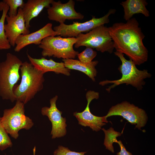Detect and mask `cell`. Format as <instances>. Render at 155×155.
<instances>
[{"mask_svg": "<svg viewBox=\"0 0 155 155\" xmlns=\"http://www.w3.org/2000/svg\"><path fill=\"white\" fill-rule=\"evenodd\" d=\"M114 9H110L104 16L100 18L93 16L90 20L83 23L73 22V24L67 25L64 23L53 27V30L57 32V36L64 38L76 37L82 32H88L100 26L109 22V16L115 13Z\"/></svg>", "mask_w": 155, "mask_h": 155, "instance_id": "ba28073f", "label": "cell"}, {"mask_svg": "<svg viewBox=\"0 0 155 155\" xmlns=\"http://www.w3.org/2000/svg\"><path fill=\"white\" fill-rule=\"evenodd\" d=\"M114 54L119 58L121 62L118 69L121 74L122 76L117 80H105L101 81L99 84L104 86L109 84H112L106 89L108 92L112 89L123 84L131 85L138 90L142 89L143 86L145 84L144 79L151 78V74L148 72L147 70L138 69L132 60L126 59L123 54L116 51Z\"/></svg>", "mask_w": 155, "mask_h": 155, "instance_id": "3957f363", "label": "cell"}, {"mask_svg": "<svg viewBox=\"0 0 155 155\" xmlns=\"http://www.w3.org/2000/svg\"><path fill=\"white\" fill-rule=\"evenodd\" d=\"M22 63L17 56L9 53L0 63V96L3 99L13 102L16 100L13 89L20 80L19 70Z\"/></svg>", "mask_w": 155, "mask_h": 155, "instance_id": "277c9868", "label": "cell"}, {"mask_svg": "<svg viewBox=\"0 0 155 155\" xmlns=\"http://www.w3.org/2000/svg\"><path fill=\"white\" fill-rule=\"evenodd\" d=\"M1 121L7 134L15 139L18 137L20 130H29L34 125L32 120L25 114L24 104L19 101L12 108L4 110Z\"/></svg>", "mask_w": 155, "mask_h": 155, "instance_id": "8992f818", "label": "cell"}, {"mask_svg": "<svg viewBox=\"0 0 155 155\" xmlns=\"http://www.w3.org/2000/svg\"><path fill=\"white\" fill-rule=\"evenodd\" d=\"M97 52L93 49L88 47H86V49L77 56L80 61L86 63H91L93 59L96 56Z\"/></svg>", "mask_w": 155, "mask_h": 155, "instance_id": "603a6c76", "label": "cell"}, {"mask_svg": "<svg viewBox=\"0 0 155 155\" xmlns=\"http://www.w3.org/2000/svg\"><path fill=\"white\" fill-rule=\"evenodd\" d=\"M12 145L9 137L2 125L0 117V150L3 151L11 147Z\"/></svg>", "mask_w": 155, "mask_h": 155, "instance_id": "44dd1931", "label": "cell"}, {"mask_svg": "<svg viewBox=\"0 0 155 155\" xmlns=\"http://www.w3.org/2000/svg\"><path fill=\"white\" fill-rule=\"evenodd\" d=\"M58 96L56 95L50 100L49 107H42L41 113L43 115L47 116L52 125L51 135L52 138L63 137L66 134V119L62 116V112L57 108L56 102Z\"/></svg>", "mask_w": 155, "mask_h": 155, "instance_id": "7c38bea8", "label": "cell"}, {"mask_svg": "<svg viewBox=\"0 0 155 155\" xmlns=\"http://www.w3.org/2000/svg\"><path fill=\"white\" fill-rule=\"evenodd\" d=\"M52 26V23H48L34 32L20 35L16 40L14 51L19 52L25 46L31 44L39 45L45 37L57 36V32L53 30Z\"/></svg>", "mask_w": 155, "mask_h": 155, "instance_id": "5bb4252c", "label": "cell"}, {"mask_svg": "<svg viewBox=\"0 0 155 155\" xmlns=\"http://www.w3.org/2000/svg\"><path fill=\"white\" fill-rule=\"evenodd\" d=\"M76 40L75 37L49 36L42 40L38 47L42 50L41 54L43 57L74 59L79 53L73 48Z\"/></svg>", "mask_w": 155, "mask_h": 155, "instance_id": "5b68a950", "label": "cell"}, {"mask_svg": "<svg viewBox=\"0 0 155 155\" xmlns=\"http://www.w3.org/2000/svg\"><path fill=\"white\" fill-rule=\"evenodd\" d=\"M120 4L124 9V18L127 21L135 14L141 13L147 17L150 16L149 11L146 7L148 4L145 0H127Z\"/></svg>", "mask_w": 155, "mask_h": 155, "instance_id": "ac0fdd59", "label": "cell"}, {"mask_svg": "<svg viewBox=\"0 0 155 155\" xmlns=\"http://www.w3.org/2000/svg\"><path fill=\"white\" fill-rule=\"evenodd\" d=\"M108 29L116 51L126 55L136 65L147 61L148 51L143 42L145 36L135 18L115 23Z\"/></svg>", "mask_w": 155, "mask_h": 155, "instance_id": "6da1fadb", "label": "cell"}, {"mask_svg": "<svg viewBox=\"0 0 155 155\" xmlns=\"http://www.w3.org/2000/svg\"><path fill=\"white\" fill-rule=\"evenodd\" d=\"M87 104L84 110L81 112H75L73 115L78 122V124L84 127H89L93 131H100L102 126L106 125L108 121L105 116L98 117L95 116L91 112L89 105L91 101L94 99H98L99 96V93L93 90H89L86 94Z\"/></svg>", "mask_w": 155, "mask_h": 155, "instance_id": "30bf717a", "label": "cell"}, {"mask_svg": "<svg viewBox=\"0 0 155 155\" xmlns=\"http://www.w3.org/2000/svg\"><path fill=\"white\" fill-rule=\"evenodd\" d=\"M27 56L30 63L36 69L43 74L52 71L67 76L70 75V70L65 67L63 62H56L52 59L48 60L44 57L38 59L34 58L28 53H27Z\"/></svg>", "mask_w": 155, "mask_h": 155, "instance_id": "9a60e30c", "label": "cell"}, {"mask_svg": "<svg viewBox=\"0 0 155 155\" xmlns=\"http://www.w3.org/2000/svg\"><path fill=\"white\" fill-rule=\"evenodd\" d=\"M116 115L122 116L131 124L135 125V128L140 130L145 126L148 119L144 110L126 101L112 106L105 116L107 119Z\"/></svg>", "mask_w": 155, "mask_h": 155, "instance_id": "9c48e42d", "label": "cell"}, {"mask_svg": "<svg viewBox=\"0 0 155 155\" xmlns=\"http://www.w3.org/2000/svg\"><path fill=\"white\" fill-rule=\"evenodd\" d=\"M74 47L78 48L85 46L102 53H111L114 49L113 42L109 34L108 27L104 25L98 26L86 34L81 33L75 37Z\"/></svg>", "mask_w": 155, "mask_h": 155, "instance_id": "52a82bcc", "label": "cell"}, {"mask_svg": "<svg viewBox=\"0 0 155 155\" xmlns=\"http://www.w3.org/2000/svg\"><path fill=\"white\" fill-rule=\"evenodd\" d=\"M117 143L118 144L120 148V151L117 153V155H133L126 150L121 140L118 141Z\"/></svg>", "mask_w": 155, "mask_h": 155, "instance_id": "d4e9b609", "label": "cell"}, {"mask_svg": "<svg viewBox=\"0 0 155 155\" xmlns=\"http://www.w3.org/2000/svg\"><path fill=\"white\" fill-rule=\"evenodd\" d=\"M5 25L6 35L11 46L14 47L18 37L21 35H26L30 33L29 29L26 27L25 22L22 8H19L17 15L9 17L7 14Z\"/></svg>", "mask_w": 155, "mask_h": 155, "instance_id": "4fadbf2b", "label": "cell"}, {"mask_svg": "<svg viewBox=\"0 0 155 155\" xmlns=\"http://www.w3.org/2000/svg\"><path fill=\"white\" fill-rule=\"evenodd\" d=\"M62 61L67 69L80 71L87 75L93 81H95V78L97 74L95 67L98 63V61H92L90 63H86L74 59H62Z\"/></svg>", "mask_w": 155, "mask_h": 155, "instance_id": "e0dca14e", "label": "cell"}, {"mask_svg": "<svg viewBox=\"0 0 155 155\" xmlns=\"http://www.w3.org/2000/svg\"><path fill=\"white\" fill-rule=\"evenodd\" d=\"M53 0H28L22 9L26 28L29 29L30 22L37 17L43 9L50 6Z\"/></svg>", "mask_w": 155, "mask_h": 155, "instance_id": "2e32d148", "label": "cell"}, {"mask_svg": "<svg viewBox=\"0 0 155 155\" xmlns=\"http://www.w3.org/2000/svg\"><path fill=\"white\" fill-rule=\"evenodd\" d=\"M20 70L21 82L14 86L13 92L16 101L25 104L43 89L45 80L44 74L27 61L23 62Z\"/></svg>", "mask_w": 155, "mask_h": 155, "instance_id": "7a4b0ae2", "label": "cell"}, {"mask_svg": "<svg viewBox=\"0 0 155 155\" xmlns=\"http://www.w3.org/2000/svg\"><path fill=\"white\" fill-rule=\"evenodd\" d=\"M86 152H76L70 150L67 148L59 146L54 152V155H85Z\"/></svg>", "mask_w": 155, "mask_h": 155, "instance_id": "cb8c5ba5", "label": "cell"}, {"mask_svg": "<svg viewBox=\"0 0 155 155\" xmlns=\"http://www.w3.org/2000/svg\"><path fill=\"white\" fill-rule=\"evenodd\" d=\"M51 4V6L47 9L48 18L50 20L61 24L64 23L66 20H82L84 18L83 15L76 11L75 2L73 0H69L65 3L60 1L53 0Z\"/></svg>", "mask_w": 155, "mask_h": 155, "instance_id": "8fae6325", "label": "cell"}, {"mask_svg": "<svg viewBox=\"0 0 155 155\" xmlns=\"http://www.w3.org/2000/svg\"><path fill=\"white\" fill-rule=\"evenodd\" d=\"M9 8L3 1L0 2V11L2 12L0 19V50H8L11 45L6 35L5 30V22Z\"/></svg>", "mask_w": 155, "mask_h": 155, "instance_id": "d6986e66", "label": "cell"}, {"mask_svg": "<svg viewBox=\"0 0 155 155\" xmlns=\"http://www.w3.org/2000/svg\"><path fill=\"white\" fill-rule=\"evenodd\" d=\"M9 6L8 15L11 17L16 16L18 13V8L22 9L25 3L23 0H3V1Z\"/></svg>", "mask_w": 155, "mask_h": 155, "instance_id": "7402d4cb", "label": "cell"}, {"mask_svg": "<svg viewBox=\"0 0 155 155\" xmlns=\"http://www.w3.org/2000/svg\"><path fill=\"white\" fill-rule=\"evenodd\" d=\"M102 129L105 134L104 145L106 149L112 153H114L113 144L114 142L117 143L118 141L117 137L121 136L122 134L115 131L112 127H110L108 130H106L104 128Z\"/></svg>", "mask_w": 155, "mask_h": 155, "instance_id": "ffe728a7", "label": "cell"}]
</instances>
